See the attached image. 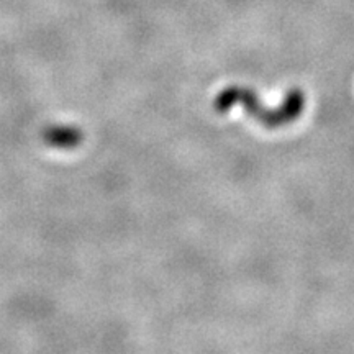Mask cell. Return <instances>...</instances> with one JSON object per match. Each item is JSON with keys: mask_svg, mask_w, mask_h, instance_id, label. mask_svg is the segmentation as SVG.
<instances>
[]
</instances>
